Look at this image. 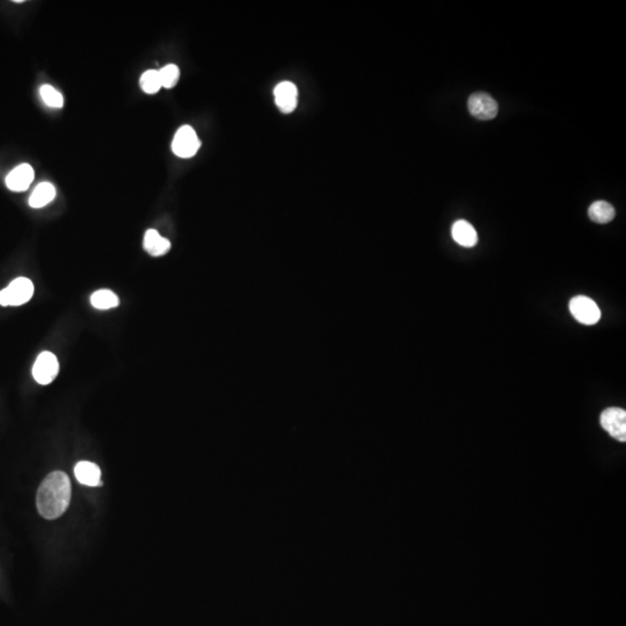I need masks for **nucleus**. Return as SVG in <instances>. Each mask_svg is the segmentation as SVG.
I'll return each mask as SVG.
<instances>
[{"label": "nucleus", "mask_w": 626, "mask_h": 626, "mask_svg": "<svg viewBox=\"0 0 626 626\" xmlns=\"http://www.w3.org/2000/svg\"><path fill=\"white\" fill-rule=\"evenodd\" d=\"M91 304L98 310H110L120 305V300L112 290L101 289L91 296Z\"/></svg>", "instance_id": "obj_15"}, {"label": "nucleus", "mask_w": 626, "mask_h": 626, "mask_svg": "<svg viewBox=\"0 0 626 626\" xmlns=\"http://www.w3.org/2000/svg\"><path fill=\"white\" fill-rule=\"evenodd\" d=\"M40 96H41L43 102L52 108H62L63 104H64L62 94L50 85H43L40 89Z\"/></svg>", "instance_id": "obj_17"}, {"label": "nucleus", "mask_w": 626, "mask_h": 626, "mask_svg": "<svg viewBox=\"0 0 626 626\" xmlns=\"http://www.w3.org/2000/svg\"><path fill=\"white\" fill-rule=\"evenodd\" d=\"M143 245H144L145 251L152 257H162L171 250L169 241L162 237L158 231L155 229H150L145 232Z\"/></svg>", "instance_id": "obj_12"}, {"label": "nucleus", "mask_w": 626, "mask_h": 626, "mask_svg": "<svg viewBox=\"0 0 626 626\" xmlns=\"http://www.w3.org/2000/svg\"><path fill=\"white\" fill-rule=\"evenodd\" d=\"M588 216L595 223H609L615 218V208L606 201H596L589 207Z\"/></svg>", "instance_id": "obj_14"}, {"label": "nucleus", "mask_w": 626, "mask_h": 626, "mask_svg": "<svg viewBox=\"0 0 626 626\" xmlns=\"http://www.w3.org/2000/svg\"><path fill=\"white\" fill-rule=\"evenodd\" d=\"M572 316L583 325H595L601 319V310L594 300L586 296H577L570 302Z\"/></svg>", "instance_id": "obj_5"}, {"label": "nucleus", "mask_w": 626, "mask_h": 626, "mask_svg": "<svg viewBox=\"0 0 626 626\" xmlns=\"http://www.w3.org/2000/svg\"><path fill=\"white\" fill-rule=\"evenodd\" d=\"M34 295V284L27 277H17L0 291L1 307H20L28 303Z\"/></svg>", "instance_id": "obj_2"}, {"label": "nucleus", "mask_w": 626, "mask_h": 626, "mask_svg": "<svg viewBox=\"0 0 626 626\" xmlns=\"http://www.w3.org/2000/svg\"><path fill=\"white\" fill-rule=\"evenodd\" d=\"M468 107L472 116L478 120H493L499 112L498 102L486 93L472 94L468 98Z\"/></svg>", "instance_id": "obj_7"}, {"label": "nucleus", "mask_w": 626, "mask_h": 626, "mask_svg": "<svg viewBox=\"0 0 626 626\" xmlns=\"http://www.w3.org/2000/svg\"><path fill=\"white\" fill-rule=\"evenodd\" d=\"M452 238L463 247H473L478 243V236L475 227L464 220H459L452 225Z\"/></svg>", "instance_id": "obj_11"}, {"label": "nucleus", "mask_w": 626, "mask_h": 626, "mask_svg": "<svg viewBox=\"0 0 626 626\" xmlns=\"http://www.w3.org/2000/svg\"><path fill=\"white\" fill-rule=\"evenodd\" d=\"M75 475L77 480L83 485L91 487L102 485L100 468L91 461H79L75 468Z\"/></svg>", "instance_id": "obj_10"}, {"label": "nucleus", "mask_w": 626, "mask_h": 626, "mask_svg": "<svg viewBox=\"0 0 626 626\" xmlns=\"http://www.w3.org/2000/svg\"><path fill=\"white\" fill-rule=\"evenodd\" d=\"M601 426L613 438L626 441V412L618 407H610L601 414Z\"/></svg>", "instance_id": "obj_6"}, {"label": "nucleus", "mask_w": 626, "mask_h": 626, "mask_svg": "<svg viewBox=\"0 0 626 626\" xmlns=\"http://www.w3.org/2000/svg\"><path fill=\"white\" fill-rule=\"evenodd\" d=\"M59 372V360L52 351H42L31 369L33 377L41 385H48L54 382Z\"/></svg>", "instance_id": "obj_3"}, {"label": "nucleus", "mask_w": 626, "mask_h": 626, "mask_svg": "<svg viewBox=\"0 0 626 626\" xmlns=\"http://www.w3.org/2000/svg\"><path fill=\"white\" fill-rule=\"evenodd\" d=\"M56 197V190L50 183H42L35 188L29 197V206L34 209H40L50 204Z\"/></svg>", "instance_id": "obj_13"}, {"label": "nucleus", "mask_w": 626, "mask_h": 626, "mask_svg": "<svg viewBox=\"0 0 626 626\" xmlns=\"http://www.w3.org/2000/svg\"><path fill=\"white\" fill-rule=\"evenodd\" d=\"M274 96H275L276 105L282 113L290 114L296 109L298 92H297L295 84L290 83V82L280 83L275 87Z\"/></svg>", "instance_id": "obj_9"}, {"label": "nucleus", "mask_w": 626, "mask_h": 626, "mask_svg": "<svg viewBox=\"0 0 626 626\" xmlns=\"http://www.w3.org/2000/svg\"><path fill=\"white\" fill-rule=\"evenodd\" d=\"M71 501V482L66 473L52 472L38 487L36 506L45 520H56L66 513Z\"/></svg>", "instance_id": "obj_1"}, {"label": "nucleus", "mask_w": 626, "mask_h": 626, "mask_svg": "<svg viewBox=\"0 0 626 626\" xmlns=\"http://www.w3.org/2000/svg\"><path fill=\"white\" fill-rule=\"evenodd\" d=\"M139 83H141L142 90L144 91L145 93H157L162 87L159 70H148L146 72L142 75Z\"/></svg>", "instance_id": "obj_16"}, {"label": "nucleus", "mask_w": 626, "mask_h": 626, "mask_svg": "<svg viewBox=\"0 0 626 626\" xmlns=\"http://www.w3.org/2000/svg\"><path fill=\"white\" fill-rule=\"evenodd\" d=\"M34 180V169L29 164H21L6 176V186L12 192H24Z\"/></svg>", "instance_id": "obj_8"}, {"label": "nucleus", "mask_w": 626, "mask_h": 626, "mask_svg": "<svg viewBox=\"0 0 626 626\" xmlns=\"http://www.w3.org/2000/svg\"><path fill=\"white\" fill-rule=\"evenodd\" d=\"M201 146V142L197 132L190 125H183L176 131L173 138L172 150L174 155L180 158H192L197 155Z\"/></svg>", "instance_id": "obj_4"}, {"label": "nucleus", "mask_w": 626, "mask_h": 626, "mask_svg": "<svg viewBox=\"0 0 626 626\" xmlns=\"http://www.w3.org/2000/svg\"><path fill=\"white\" fill-rule=\"evenodd\" d=\"M160 79H162V87L165 89H172L176 86L178 80L180 78V70L178 66L174 64H169L164 66L162 70H159Z\"/></svg>", "instance_id": "obj_18"}]
</instances>
